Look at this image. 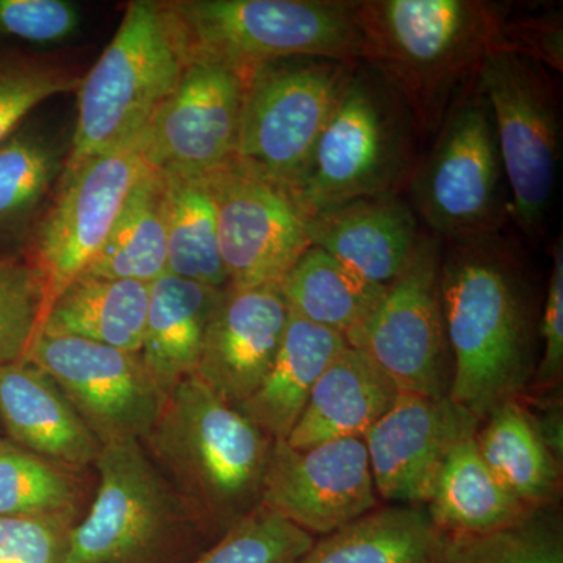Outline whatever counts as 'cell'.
Wrapping results in <instances>:
<instances>
[{
    "instance_id": "6da1fadb",
    "label": "cell",
    "mask_w": 563,
    "mask_h": 563,
    "mask_svg": "<svg viewBox=\"0 0 563 563\" xmlns=\"http://www.w3.org/2000/svg\"><path fill=\"white\" fill-rule=\"evenodd\" d=\"M440 296L453 361L450 398L484 418L532 376L536 313L520 251L498 235L443 243Z\"/></svg>"
},
{
    "instance_id": "7a4b0ae2",
    "label": "cell",
    "mask_w": 563,
    "mask_h": 563,
    "mask_svg": "<svg viewBox=\"0 0 563 563\" xmlns=\"http://www.w3.org/2000/svg\"><path fill=\"white\" fill-rule=\"evenodd\" d=\"M507 14L506 5L485 0H358L362 63L398 92L424 141L503 46Z\"/></svg>"
},
{
    "instance_id": "3957f363",
    "label": "cell",
    "mask_w": 563,
    "mask_h": 563,
    "mask_svg": "<svg viewBox=\"0 0 563 563\" xmlns=\"http://www.w3.org/2000/svg\"><path fill=\"white\" fill-rule=\"evenodd\" d=\"M273 443L198 376L177 385L141 440L213 542L261 506Z\"/></svg>"
},
{
    "instance_id": "277c9868",
    "label": "cell",
    "mask_w": 563,
    "mask_h": 563,
    "mask_svg": "<svg viewBox=\"0 0 563 563\" xmlns=\"http://www.w3.org/2000/svg\"><path fill=\"white\" fill-rule=\"evenodd\" d=\"M188 63L228 66L242 79L287 58L362 62L355 2L347 0H163Z\"/></svg>"
},
{
    "instance_id": "5b68a950",
    "label": "cell",
    "mask_w": 563,
    "mask_h": 563,
    "mask_svg": "<svg viewBox=\"0 0 563 563\" xmlns=\"http://www.w3.org/2000/svg\"><path fill=\"white\" fill-rule=\"evenodd\" d=\"M420 135L398 92L358 63L290 191L302 213L352 199L404 192Z\"/></svg>"
},
{
    "instance_id": "8992f818",
    "label": "cell",
    "mask_w": 563,
    "mask_h": 563,
    "mask_svg": "<svg viewBox=\"0 0 563 563\" xmlns=\"http://www.w3.org/2000/svg\"><path fill=\"white\" fill-rule=\"evenodd\" d=\"M188 66L161 2L125 7L117 35L77 88L65 169L139 141Z\"/></svg>"
},
{
    "instance_id": "52a82bcc",
    "label": "cell",
    "mask_w": 563,
    "mask_h": 563,
    "mask_svg": "<svg viewBox=\"0 0 563 563\" xmlns=\"http://www.w3.org/2000/svg\"><path fill=\"white\" fill-rule=\"evenodd\" d=\"M68 563H190L214 543L139 440L102 444Z\"/></svg>"
},
{
    "instance_id": "ba28073f",
    "label": "cell",
    "mask_w": 563,
    "mask_h": 563,
    "mask_svg": "<svg viewBox=\"0 0 563 563\" xmlns=\"http://www.w3.org/2000/svg\"><path fill=\"white\" fill-rule=\"evenodd\" d=\"M404 195L421 224L443 243L504 233L509 190L490 109L476 77L451 102Z\"/></svg>"
},
{
    "instance_id": "9c48e42d",
    "label": "cell",
    "mask_w": 563,
    "mask_h": 563,
    "mask_svg": "<svg viewBox=\"0 0 563 563\" xmlns=\"http://www.w3.org/2000/svg\"><path fill=\"white\" fill-rule=\"evenodd\" d=\"M490 109L510 218L529 240L542 239L561 165L558 95L544 66L520 52H490L476 74Z\"/></svg>"
},
{
    "instance_id": "30bf717a",
    "label": "cell",
    "mask_w": 563,
    "mask_h": 563,
    "mask_svg": "<svg viewBox=\"0 0 563 563\" xmlns=\"http://www.w3.org/2000/svg\"><path fill=\"white\" fill-rule=\"evenodd\" d=\"M357 65L298 57L246 74L236 158L290 188Z\"/></svg>"
},
{
    "instance_id": "8fae6325",
    "label": "cell",
    "mask_w": 563,
    "mask_h": 563,
    "mask_svg": "<svg viewBox=\"0 0 563 563\" xmlns=\"http://www.w3.org/2000/svg\"><path fill=\"white\" fill-rule=\"evenodd\" d=\"M443 242L426 232L412 263L346 343L365 352L399 391L444 398L453 361L440 296Z\"/></svg>"
},
{
    "instance_id": "7c38bea8",
    "label": "cell",
    "mask_w": 563,
    "mask_h": 563,
    "mask_svg": "<svg viewBox=\"0 0 563 563\" xmlns=\"http://www.w3.org/2000/svg\"><path fill=\"white\" fill-rule=\"evenodd\" d=\"M147 166L141 136L124 150L91 158L62 174L25 252V261L38 274L43 287V321L55 299L102 250L129 192Z\"/></svg>"
},
{
    "instance_id": "4fadbf2b",
    "label": "cell",
    "mask_w": 563,
    "mask_h": 563,
    "mask_svg": "<svg viewBox=\"0 0 563 563\" xmlns=\"http://www.w3.org/2000/svg\"><path fill=\"white\" fill-rule=\"evenodd\" d=\"M210 187L228 287L279 285L312 246L290 188L236 157L210 173Z\"/></svg>"
},
{
    "instance_id": "5bb4252c",
    "label": "cell",
    "mask_w": 563,
    "mask_h": 563,
    "mask_svg": "<svg viewBox=\"0 0 563 563\" xmlns=\"http://www.w3.org/2000/svg\"><path fill=\"white\" fill-rule=\"evenodd\" d=\"M25 361L58 385L101 444L141 442L165 404L135 352L41 333Z\"/></svg>"
},
{
    "instance_id": "9a60e30c",
    "label": "cell",
    "mask_w": 563,
    "mask_h": 563,
    "mask_svg": "<svg viewBox=\"0 0 563 563\" xmlns=\"http://www.w3.org/2000/svg\"><path fill=\"white\" fill-rule=\"evenodd\" d=\"M261 504L314 539L376 509L380 504L365 440L309 448L274 442Z\"/></svg>"
},
{
    "instance_id": "2e32d148",
    "label": "cell",
    "mask_w": 563,
    "mask_h": 563,
    "mask_svg": "<svg viewBox=\"0 0 563 563\" xmlns=\"http://www.w3.org/2000/svg\"><path fill=\"white\" fill-rule=\"evenodd\" d=\"M243 87L242 76L228 66L188 63L143 133L152 168L209 174L233 161Z\"/></svg>"
},
{
    "instance_id": "e0dca14e",
    "label": "cell",
    "mask_w": 563,
    "mask_h": 563,
    "mask_svg": "<svg viewBox=\"0 0 563 563\" xmlns=\"http://www.w3.org/2000/svg\"><path fill=\"white\" fill-rule=\"evenodd\" d=\"M479 418L450 396L399 391L390 409L365 435L377 498L424 507L437 474L457 444L473 439Z\"/></svg>"
},
{
    "instance_id": "ac0fdd59",
    "label": "cell",
    "mask_w": 563,
    "mask_h": 563,
    "mask_svg": "<svg viewBox=\"0 0 563 563\" xmlns=\"http://www.w3.org/2000/svg\"><path fill=\"white\" fill-rule=\"evenodd\" d=\"M288 317L279 285L225 287L211 314L195 376L222 401L239 406L268 373Z\"/></svg>"
},
{
    "instance_id": "d6986e66",
    "label": "cell",
    "mask_w": 563,
    "mask_h": 563,
    "mask_svg": "<svg viewBox=\"0 0 563 563\" xmlns=\"http://www.w3.org/2000/svg\"><path fill=\"white\" fill-rule=\"evenodd\" d=\"M306 231L312 246L383 287L409 268L426 233L404 192L352 199L314 211L306 217Z\"/></svg>"
},
{
    "instance_id": "ffe728a7",
    "label": "cell",
    "mask_w": 563,
    "mask_h": 563,
    "mask_svg": "<svg viewBox=\"0 0 563 563\" xmlns=\"http://www.w3.org/2000/svg\"><path fill=\"white\" fill-rule=\"evenodd\" d=\"M0 426L10 442L74 472L95 470L101 453L58 385L29 361L0 365Z\"/></svg>"
},
{
    "instance_id": "44dd1931",
    "label": "cell",
    "mask_w": 563,
    "mask_h": 563,
    "mask_svg": "<svg viewBox=\"0 0 563 563\" xmlns=\"http://www.w3.org/2000/svg\"><path fill=\"white\" fill-rule=\"evenodd\" d=\"M398 395L390 377L365 352L347 344L314 384L285 442L309 448L333 440L365 439Z\"/></svg>"
},
{
    "instance_id": "7402d4cb",
    "label": "cell",
    "mask_w": 563,
    "mask_h": 563,
    "mask_svg": "<svg viewBox=\"0 0 563 563\" xmlns=\"http://www.w3.org/2000/svg\"><path fill=\"white\" fill-rule=\"evenodd\" d=\"M224 288L166 273L150 285V306L139 352L163 399L195 376L203 339Z\"/></svg>"
},
{
    "instance_id": "603a6c76",
    "label": "cell",
    "mask_w": 563,
    "mask_h": 563,
    "mask_svg": "<svg viewBox=\"0 0 563 563\" xmlns=\"http://www.w3.org/2000/svg\"><path fill=\"white\" fill-rule=\"evenodd\" d=\"M346 346L340 333L290 313L268 373L235 409L273 442H284L301 418L314 384Z\"/></svg>"
},
{
    "instance_id": "cb8c5ba5",
    "label": "cell",
    "mask_w": 563,
    "mask_h": 563,
    "mask_svg": "<svg viewBox=\"0 0 563 563\" xmlns=\"http://www.w3.org/2000/svg\"><path fill=\"white\" fill-rule=\"evenodd\" d=\"M66 157L68 147L29 118L0 144V257L25 258Z\"/></svg>"
},
{
    "instance_id": "d4e9b609",
    "label": "cell",
    "mask_w": 563,
    "mask_h": 563,
    "mask_svg": "<svg viewBox=\"0 0 563 563\" xmlns=\"http://www.w3.org/2000/svg\"><path fill=\"white\" fill-rule=\"evenodd\" d=\"M477 450L495 479L528 510L554 507L561 463L543 442L520 398L496 406L476 433Z\"/></svg>"
},
{
    "instance_id": "484cf974",
    "label": "cell",
    "mask_w": 563,
    "mask_h": 563,
    "mask_svg": "<svg viewBox=\"0 0 563 563\" xmlns=\"http://www.w3.org/2000/svg\"><path fill=\"white\" fill-rule=\"evenodd\" d=\"M444 540L426 507L387 504L318 537L296 563H437Z\"/></svg>"
},
{
    "instance_id": "4316f807",
    "label": "cell",
    "mask_w": 563,
    "mask_h": 563,
    "mask_svg": "<svg viewBox=\"0 0 563 563\" xmlns=\"http://www.w3.org/2000/svg\"><path fill=\"white\" fill-rule=\"evenodd\" d=\"M147 306V284L79 276L52 303L40 335L74 336L139 354Z\"/></svg>"
},
{
    "instance_id": "83f0119b",
    "label": "cell",
    "mask_w": 563,
    "mask_h": 563,
    "mask_svg": "<svg viewBox=\"0 0 563 563\" xmlns=\"http://www.w3.org/2000/svg\"><path fill=\"white\" fill-rule=\"evenodd\" d=\"M424 507L444 536L496 531L531 512L495 479L477 450L476 435L448 455Z\"/></svg>"
},
{
    "instance_id": "f1b7e54d",
    "label": "cell",
    "mask_w": 563,
    "mask_h": 563,
    "mask_svg": "<svg viewBox=\"0 0 563 563\" xmlns=\"http://www.w3.org/2000/svg\"><path fill=\"white\" fill-rule=\"evenodd\" d=\"M168 273V236L158 169L147 166L88 268L80 276L151 285Z\"/></svg>"
},
{
    "instance_id": "f546056e",
    "label": "cell",
    "mask_w": 563,
    "mask_h": 563,
    "mask_svg": "<svg viewBox=\"0 0 563 563\" xmlns=\"http://www.w3.org/2000/svg\"><path fill=\"white\" fill-rule=\"evenodd\" d=\"M168 236V273L214 288L228 287L210 173L158 169Z\"/></svg>"
},
{
    "instance_id": "4dcf8cb0",
    "label": "cell",
    "mask_w": 563,
    "mask_h": 563,
    "mask_svg": "<svg viewBox=\"0 0 563 563\" xmlns=\"http://www.w3.org/2000/svg\"><path fill=\"white\" fill-rule=\"evenodd\" d=\"M279 288L290 313L346 339L373 313L387 287L363 279L321 247L310 246Z\"/></svg>"
},
{
    "instance_id": "1f68e13d",
    "label": "cell",
    "mask_w": 563,
    "mask_h": 563,
    "mask_svg": "<svg viewBox=\"0 0 563 563\" xmlns=\"http://www.w3.org/2000/svg\"><path fill=\"white\" fill-rule=\"evenodd\" d=\"M88 473L74 472L0 437V517L80 521L87 512Z\"/></svg>"
},
{
    "instance_id": "d6a6232c",
    "label": "cell",
    "mask_w": 563,
    "mask_h": 563,
    "mask_svg": "<svg viewBox=\"0 0 563 563\" xmlns=\"http://www.w3.org/2000/svg\"><path fill=\"white\" fill-rule=\"evenodd\" d=\"M437 563H563V529L554 507L477 536H446Z\"/></svg>"
},
{
    "instance_id": "836d02e7",
    "label": "cell",
    "mask_w": 563,
    "mask_h": 563,
    "mask_svg": "<svg viewBox=\"0 0 563 563\" xmlns=\"http://www.w3.org/2000/svg\"><path fill=\"white\" fill-rule=\"evenodd\" d=\"M85 70L51 54L0 46V144L40 103L76 92Z\"/></svg>"
},
{
    "instance_id": "e575fe53",
    "label": "cell",
    "mask_w": 563,
    "mask_h": 563,
    "mask_svg": "<svg viewBox=\"0 0 563 563\" xmlns=\"http://www.w3.org/2000/svg\"><path fill=\"white\" fill-rule=\"evenodd\" d=\"M314 537L258 506L190 563H296Z\"/></svg>"
},
{
    "instance_id": "d590c367",
    "label": "cell",
    "mask_w": 563,
    "mask_h": 563,
    "mask_svg": "<svg viewBox=\"0 0 563 563\" xmlns=\"http://www.w3.org/2000/svg\"><path fill=\"white\" fill-rule=\"evenodd\" d=\"M38 274L22 257H0V365L25 361L43 322Z\"/></svg>"
},
{
    "instance_id": "8d00e7d4",
    "label": "cell",
    "mask_w": 563,
    "mask_h": 563,
    "mask_svg": "<svg viewBox=\"0 0 563 563\" xmlns=\"http://www.w3.org/2000/svg\"><path fill=\"white\" fill-rule=\"evenodd\" d=\"M70 518L0 517V563H68Z\"/></svg>"
},
{
    "instance_id": "74e56055",
    "label": "cell",
    "mask_w": 563,
    "mask_h": 563,
    "mask_svg": "<svg viewBox=\"0 0 563 563\" xmlns=\"http://www.w3.org/2000/svg\"><path fill=\"white\" fill-rule=\"evenodd\" d=\"M80 24L76 5L65 0H0V36L25 43L68 40Z\"/></svg>"
},
{
    "instance_id": "f35d334b",
    "label": "cell",
    "mask_w": 563,
    "mask_h": 563,
    "mask_svg": "<svg viewBox=\"0 0 563 563\" xmlns=\"http://www.w3.org/2000/svg\"><path fill=\"white\" fill-rule=\"evenodd\" d=\"M503 49L520 52L544 68L562 73L563 69V27L562 14L558 11L547 13L509 16L503 27Z\"/></svg>"
},
{
    "instance_id": "ab89813d",
    "label": "cell",
    "mask_w": 563,
    "mask_h": 563,
    "mask_svg": "<svg viewBox=\"0 0 563 563\" xmlns=\"http://www.w3.org/2000/svg\"><path fill=\"white\" fill-rule=\"evenodd\" d=\"M553 268L548 284L540 335L543 339L542 361L537 368V384L550 390L561 383L563 372V246L559 236L554 243Z\"/></svg>"
},
{
    "instance_id": "60d3db41",
    "label": "cell",
    "mask_w": 563,
    "mask_h": 563,
    "mask_svg": "<svg viewBox=\"0 0 563 563\" xmlns=\"http://www.w3.org/2000/svg\"><path fill=\"white\" fill-rule=\"evenodd\" d=\"M3 433H2V426H0V437H2Z\"/></svg>"
}]
</instances>
